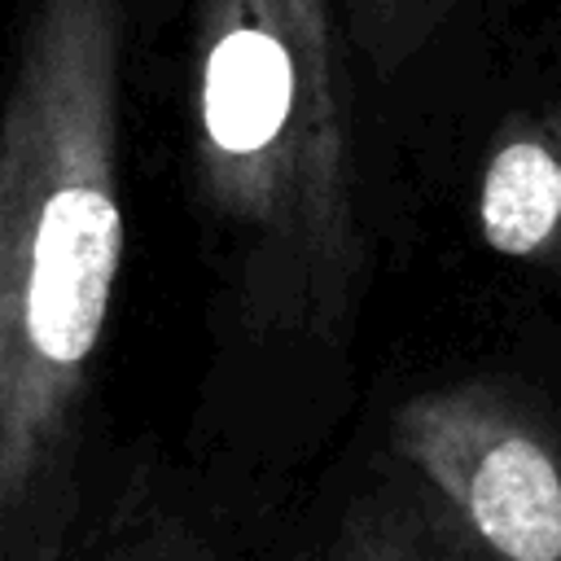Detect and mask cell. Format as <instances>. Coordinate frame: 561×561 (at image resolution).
<instances>
[{
  "label": "cell",
  "mask_w": 561,
  "mask_h": 561,
  "mask_svg": "<svg viewBox=\"0 0 561 561\" xmlns=\"http://www.w3.org/2000/svg\"><path fill=\"white\" fill-rule=\"evenodd\" d=\"M118 267V0H26L0 105V561L75 548Z\"/></svg>",
  "instance_id": "6da1fadb"
},
{
  "label": "cell",
  "mask_w": 561,
  "mask_h": 561,
  "mask_svg": "<svg viewBox=\"0 0 561 561\" xmlns=\"http://www.w3.org/2000/svg\"><path fill=\"white\" fill-rule=\"evenodd\" d=\"M188 180L254 337L342 346L368 245L333 0H197Z\"/></svg>",
  "instance_id": "7a4b0ae2"
},
{
  "label": "cell",
  "mask_w": 561,
  "mask_h": 561,
  "mask_svg": "<svg viewBox=\"0 0 561 561\" xmlns=\"http://www.w3.org/2000/svg\"><path fill=\"white\" fill-rule=\"evenodd\" d=\"M394 482L438 561H561V403L517 377H460L390 416Z\"/></svg>",
  "instance_id": "3957f363"
},
{
  "label": "cell",
  "mask_w": 561,
  "mask_h": 561,
  "mask_svg": "<svg viewBox=\"0 0 561 561\" xmlns=\"http://www.w3.org/2000/svg\"><path fill=\"white\" fill-rule=\"evenodd\" d=\"M478 237L491 254L561 267V110H522L500 123L478 171Z\"/></svg>",
  "instance_id": "277c9868"
},
{
  "label": "cell",
  "mask_w": 561,
  "mask_h": 561,
  "mask_svg": "<svg viewBox=\"0 0 561 561\" xmlns=\"http://www.w3.org/2000/svg\"><path fill=\"white\" fill-rule=\"evenodd\" d=\"M359 53L381 70L394 75L403 61H412L430 35L447 22V13L460 0H337Z\"/></svg>",
  "instance_id": "5b68a950"
},
{
  "label": "cell",
  "mask_w": 561,
  "mask_h": 561,
  "mask_svg": "<svg viewBox=\"0 0 561 561\" xmlns=\"http://www.w3.org/2000/svg\"><path fill=\"white\" fill-rule=\"evenodd\" d=\"M123 4H131V0H118V9H123Z\"/></svg>",
  "instance_id": "8992f818"
},
{
  "label": "cell",
  "mask_w": 561,
  "mask_h": 561,
  "mask_svg": "<svg viewBox=\"0 0 561 561\" xmlns=\"http://www.w3.org/2000/svg\"><path fill=\"white\" fill-rule=\"evenodd\" d=\"M557 276H561V267H557Z\"/></svg>",
  "instance_id": "52a82bcc"
}]
</instances>
